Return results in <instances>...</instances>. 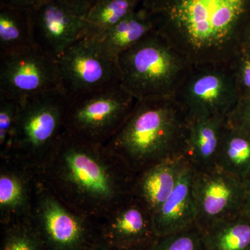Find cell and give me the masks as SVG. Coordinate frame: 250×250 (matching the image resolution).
I'll list each match as a JSON object with an SVG mask.
<instances>
[{
    "mask_svg": "<svg viewBox=\"0 0 250 250\" xmlns=\"http://www.w3.org/2000/svg\"><path fill=\"white\" fill-rule=\"evenodd\" d=\"M174 100L189 121L205 117L227 118L239 98L231 77L225 72L212 69L202 70L190 77L179 100Z\"/></svg>",
    "mask_w": 250,
    "mask_h": 250,
    "instance_id": "obj_12",
    "label": "cell"
},
{
    "mask_svg": "<svg viewBox=\"0 0 250 250\" xmlns=\"http://www.w3.org/2000/svg\"><path fill=\"white\" fill-rule=\"evenodd\" d=\"M216 165L220 170L244 180L250 173V134L226 122Z\"/></svg>",
    "mask_w": 250,
    "mask_h": 250,
    "instance_id": "obj_20",
    "label": "cell"
},
{
    "mask_svg": "<svg viewBox=\"0 0 250 250\" xmlns=\"http://www.w3.org/2000/svg\"><path fill=\"white\" fill-rule=\"evenodd\" d=\"M57 62L62 89L68 98L121 83L118 60L99 52L89 39L76 41Z\"/></svg>",
    "mask_w": 250,
    "mask_h": 250,
    "instance_id": "obj_9",
    "label": "cell"
},
{
    "mask_svg": "<svg viewBox=\"0 0 250 250\" xmlns=\"http://www.w3.org/2000/svg\"><path fill=\"white\" fill-rule=\"evenodd\" d=\"M36 172L11 159H0V224L30 218Z\"/></svg>",
    "mask_w": 250,
    "mask_h": 250,
    "instance_id": "obj_14",
    "label": "cell"
},
{
    "mask_svg": "<svg viewBox=\"0 0 250 250\" xmlns=\"http://www.w3.org/2000/svg\"><path fill=\"white\" fill-rule=\"evenodd\" d=\"M193 172L188 164L174 190L153 214L156 236H166L196 225L192 190Z\"/></svg>",
    "mask_w": 250,
    "mask_h": 250,
    "instance_id": "obj_15",
    "label": "cell"
},
{
    "mask_svg": "<svg viewBox=\"0 0 250 250\" xmlns=\"http://www.w3.org/2000/svg\"><path fill=\"white\" fill-rule=\"evenodd\" d=\"M249 41H250V37H249Z\"/></svg>",
    "mask_w": 250,
    "mask_h": 250,
    "instance_id": "obj_32",
    "label": "cell"
},
{
    "mask_svg": "<svg viewBox=\"0 0 250 250\" xmlns=\"http://www.w3.org/2000/svg\"><path fill=\"white\" fill-rule=\"evenodd\" d=\"M86 0H43L31 11L34 42L55 59L83 37Z\"/></svg>",
    "mask_w": 250,
    "mask_h": 250,
    "instance_id": "obj_10",
    "label": "cell"
},
{
    "mask_svg": "<svg viewBox=\"0 0 250 250\" xmlns=\"http://www.w3.org/2000/svg\"><path fill=\"white\" fill-rule=\"evenodd\" d=\"M35 172L72 210L100 220L133 195L136 173L106 145L64 132Z\"/></svg>",
    "mask_w": 250,
    "mask_h": 250,
    "instance_id": "obj_1",
    "label": "cell"
},
{
    "mask_svg": "<svg viewBox=\"0 0 250 250\" xmlns=\"http://www.w3.org/2000/svg\"><path fill=\"white\" fill-rule=\"evenodd\" d=\"M140 0H100L90 6L83 39H94L114 27L136 10Z\"/></svg>",
    "mask_w": 250,
    "mask_h": 250,
    "instance_id": "obj_22",
    "label": "cell"
},
{
    "mask_svg": "<svg viewBox=\"0 0 250 250\" xmlns=\"http://www.w3.org/2000/svg\"><path fill=\"white\" fill-rule=\"evenodd\" d=\"M68 102L62 89L39 94L21 102L9 154L3 159H11L37 169L65 132Z\"/></svg>",
    "mask_w": 250,
    "mask_h": 250,
    "instance_id": "obj_4",
    "label": "cell"
},
{
    "mask_svg": "<svg viewBox=\"0 0 250 250\" xmlns=\"http://www.w3.org/2000/svg\"><path fill=\"white\" fill-rule=\"evenodd\" d=\"M62 89L57 59L34 45L0 57V95L20 102Z\"/></svg>",
    "mask_w": 250,
    "mask_h": 250,
    "instance_id": "obj_8",
    "label": "cell"
},
{
    "mask_svg": "<svg viewBox=\"0 0 250 250\" xmlns=\"http://www.w3.org/2000/svg\"><path fill=\"white\" fill-rule=\"evenodd\" d=\"M42 1L43 0H0V4L32 10L39 6Z\"/></svg>",
    "mask_w": 250,
    "mask_h": 250,
    "instance_id": "obj_28",
    "label": "cell"
},
{
    "mask_svg": "<svg viewBox=\"0 0 250 250\" xmlns=\"http://www.w3.org/2000/svg\"><path fill=\"white\" fill-rule=\"evenodd\" d=\"M188 118L174 99L137 100L106 146L135 173L184 156Z\"/></svg>",
    "mask_w": 250,
    "mask_h": 250,
    "instance_id": "obj_2",
    "label": "cell"
},
{
    "mask_svg": "<svg viewBox=\"0 0 250 250\" xmlns=\"http://www.w3.org/2000/svg\"><path fill=\"white\" fill-rule=\"evenodd\" d=\"M155 29L150 10H136L114 27L94 39H89L99 52L118 60L125 51L136 45Z\"/></svg>",
    "mask_w": 250,
    "mask_h": 250,
    "instance_id": "obj_18",
    "label": "cell"
},
{
    "mask_svg": "<svg viewBox=\"0 0 250 250\" xmlns=\"http://www.w3.org/2000/svg\"><path fill=\"white\" fill-rule=\"evenodd\" d=\"M207 250H250V219L240 214L204 230Z\"/></svg>",
    "mask_w": 250,
    "mask_h": 250,
    "instance_id": "obj_21",
    "label": "cell"
},
{
    "mask_svg": "<svg viewBox=\"0 0 250 250\" xmlns=\"http://www.w3.org/2000/svg\"><path fill=\"white\" fill-rule=\"evenodd\" d=\"M100 242L119 248L150 246L156 239L153 213L132 195L99 224Z\"/></svg>",
    "mask_w": 250,
    "mask_h": 250,
    "instance_id": "obj_13",
    "label": "cell"
},
{
    "mask_svg": "<svg viewBox=\"0 0 250 250\" xmlns=\"http://www.w3.org/2000/svg\"><path fill=\"white\" fill-rule=\"evenodd\" d=\"M86 1L89 3L90 6H92V5L95 4V3L98 2L100 0H86Z\"/></svg>",
    "mask_w": 250,
    "mask_h": 250,
    "instance_id": "obj_31",
    "label": "cell"
},
{
    "mask_svg": "<svg viewBox=\"0 0 250 250\" xmlns=\"http://www.w3.org/2000/svg\"><path fill=\"white\" fill-rule=\"evenodd\" d=\"M149 250H207L203 231L197 225L166 236H157Z\"/></svg>",
    "mask_w": 250,
    "mask_h": 250,
    "instance_id": "obj_24",
    "label": "cell"
},
{
    "mask_svg": "<svg viewBox=\"0 0 250 250\" xmlns=\"http://www.w3.org/2000/svg\"><path fill=\"white\" fill-rule=\"evenodd\" d=\"M188 164L184 156L161 161L136 174L133 195L153 214L167 200Z\"/></svg>",
    "mask_w": 250,
    "mask_h": 250,
    "instance_id": "obj_17",
    "label": "cell"
},
{
    "mask_svg": "<svg viewBox=\"0 0 250 250\" xmlns=\"http://www.w3.org/2000/svg\"><path fill=\"white\" fill-rule=\"evenodd\" d=\"M226 120L218 117L189 120L184 157L194 170L217 168V156Z\"/></svg>",
    "mask_w": 250,
    "mask_h": 250,
    "instance_id": "obj_16",
    "label": "cell"
},
{
    "mask_svg": "<svg viewBox=\"0 0 250 250\" xmlns=\"http://www.w3.org/2000/svg\"><path fill=\"white\" fill-rule=\"evenodd\" d=\"M245 197L241 214L250 219V173L244 179Z\"/></svg>",
    "mask_w": 250,
    "mask_h": 250,
    "instance_id": "obj_29",
    "label": "cell"
},
{
    "mask_svg": "<svg viewBox=\"0 0 250 250\" xmlns=\"http://www.w3.org/2000/svg\"><path fill=\"white\" fill-rule=\"evenodd\" d=\"M192 180L196 225L202 231L241 214L244 181L217 168L195 171Z\"/></svg>",
    "mask_w": 250,
    "mask_h": 250,
    "instance_id": "obj_11",
    "label": "cell"
},
{
    "mask_svg": "<svg viewBox=\"0 0 250 250\" xmlns=\"http://www.w3.org/2000/svg\"><path fill=\"white\" fill-rule=\"evenodd\" d=\"M68 99L65 132L100 145L116 134L137 101L121 83Z\"/></svg>",
    "mask_w": 250,
    "mask_h": 250,
    "instance_id": "obj_6",
    "label": "cell"
},
{
    "mask_svg": "<svg viewBox=\"0 0 250 250\" xmlns=\"http://www.w3.org/2000/svg\"><path fill=\"white\" fill-rule=\"evenodd\" d=\"M248 0H173L167 20L187 53L212 55L232 39Z\"/></svg>",
    "mask_w": 250,
    "mask_h": 250,
    "instance_id": "obj_3",
    "label": "cell"
},
{
    "mask_svg": "<svg viewBox=\"0 0 250 250\" xmlns=\"http://www.w3.org/2000/svg\"><path fill=\"white\" fill-rule=\"evenodd\" d=\"M34 45L31 10L0 4V57Z\"/></svg>",
    "mask_w": 250,
    "mask_h": 250,
    "instance_id": "obj_19",
    "label": "cell"
},
{
    "mask_svg": "<svg viewBox=\"0 0 250 250\" xmlns=\"http://www.w3.org/2000/svg\"><path fill=\"white\" fill-rule=\"evenodd\" d=\"M238 82L250 93V52L242 58L238 72Z\"/></svg>",
    "mask_w": 250,
    "mask_h": 250,
    "instance_id": "obj_27",
    "label": "cell"
},
{
    "mask_svg": "<svg viewBox=\"0 0 250 250\" xmlns=\"http://www.w3.org/2000/svg\"><path fill=\"white\" fill-rule=\"evenodd\" d=\"M227 123L250 134V93L239 98L234 109L229 115Z\"/></svg>",
    "mask_w": 250,
    "mask_h": 250,
    "instance_id": "obj_26",
    "label": "cell"
},
{
    "mask_svg": "<svg viewBox=\"0 0 250 250\" xmlns=\"http://www.w3.org/2000/svg\"><path fill=\"white\" fill-rule=\"evenodd\" d=\"M21 102L0 95V159L9 154Z\"/></svg>",
    "mask_w": 250,
    "mask_h": 250,
    "instance_id": "obj_25",
    "label": "cell"
},
{
    "mask_svg": "<svg viewBox=\"0 0 250 250\" xmlns=\"http://www.w3.org/2000/svg\"><path fill=\"white\" fill-rule=\"evenodd\" d=\"M31 220L47 250H92L100 242V221L67 207L37 176Z\"/></svg>",
    "mask_w": 250,
    "mask_h": 250,
    "instance_id": "obj_7",
    "label": "cell"
},
{
    "mask_svg": "<svg viewBox=\"0 0 250 250\" xmlns=\"http://www.w3.org/2000/svg\"><path fill=\"white\" fill-rule=\"evenodd\" d=\"M121 84L136 100L170 98L183 62L155 29L118 58Z\"/></svg>",
    "mask_w": 250,
    "mask_h": 250,
    "instance_id": "obj_5",
    "label": "cell"
},
{
    "mask_svg": "<svg viewBox=\"0 0 250 250\" xmlns=\"http://www.w3.org/2000/svg\"><path fill=\"white\" fill-rule=\"evenodd\" d=\"M1 227V250H47L31 218Z\"/></svg>",
    "mask_w": 250,
    "mask_h": 250,
    "instance_id": "obj_23",
    "label": "cell"
},
{
    "mask_svg": "<svg viewBox=\"0 0 250 250\" xmlns=\"http://www.w3.org/2000/svg\"><path fill=\"white\" fill-rule=\"evenodd\" d=\"M149 246L147 247H141V248H115V247H111L108 246V245L104 244V243L100 242L98 243L92 250H149Z\"/></svg>",
    "mask_w": 250,
    "mask_h": 250,
    "instance_id": "obj_30",
    "label": "cell"
}]
</instances>
